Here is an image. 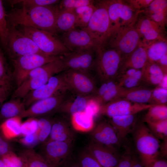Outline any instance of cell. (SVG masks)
Wrapping results in <instances>:
<instances>
[{"instance_id": "31", "label": "cell", "mask_w": 167, "mask_h": 167, "mask_svg": "<svg viewBox=\"0 0 167 167\" xmlns=\"http://www.w3.org/2000/svg\"><path fill=\"white\" fill-rule=\"evenodd\" d=\"M143 70L142 81L153 86H158L164 75L167 74L164 73L156 63L148 61Z\"/></svg>"}, {"instance_id": "34", "label": "cell", "mask_w": 167, "mask_h": 167, "mask_svg": "<svg viewBox=\"0 0 167 167\" xmlns=\"http://www.w3.org/2000/svg\"><path fill=\"white\" fill-rule=\"evenodd\" d=\"M54 115L36 118L38 126L37 135L40 145L44 143L49 139Z\"/></svg>"}, {"instance_id": "5", "label": "cell", "mask_w": 167, "mask_h": 167, "mask_svg": "<svg viewBox=\"0 0 167 167\" xmlns=\"http://www.w3.org/2000/svg\"><path fill=\"white\" fill-rule=\"evenodd\" d=\"M95 9L85 30L99 49L105 47L110 36V22L105 0L95 1Z\"/></svg>"}, {"instance_id": "53", "label": "cell", "mask_w": 167, "mask_h": 167, "mask_svg": "<svg viewBox=\"0 0 167 167\" xmlns=\"http://www.w3.org/2000/svg\"><path fill=\"white\" fill-rule=\"evenodd\" d=\"M11 88L6 86L0 87V107L2 103L9 96Z\"/></svg>"}, {"instance_id": "37", "label": "cell", "mask_w": 167, "mask_h": 167, "mask_svg": "<svg viewBox=\"0 0 167 167\" xmlns=\"http://www.w3.org/2000/svg\"><path fill=\"white\" fill-rule=\"evenodd\" d=\"M106 82V91L103 96L98 101L101 106L118 98L121 88L117 79Z\"/></svg>"}, {"instance_id": "10", "label": "cell", "mask_w": 167, "mask_h": 167, "mask_svg": "<svg viewBox=\"0 0 167 167\" xmlns=\"http://www.w3.org/2000/svg\"><path fill=\"white\" fill-rule=\"evenodd\" d=\"M141 41L134 23L112 33L105 47L117 51L123 60L135 49Z\"/></svg>"}, {"instance_id": "54", "label": "cell", "mask_w": 167, "mask_h": 167, "mask_svg": "<svg viewBox=\"0 0 167 167\" xmlns=\"http://www.w3.org/2000/svg\"><path fill=\"white\" fill-rule=\"evenodd\" d=\"M156 63L165 74L167 72V54L162 56Z\"/></svg>"}, {"instance_id": "56", "label": "cell", "mask_w": 167, "mask_h": 167, "mask_svg": "<svg viewBox=\"0 0 167 167\" xmlns=\"http://www.w3.org/2000/svg\"><path fill=\"white\" fill-rule=\"evenodd\" d=\"M131 167H144L139 159L134 154L133 152L132 156Z\"/></svg>"}, {"instance_id": "26", "label": "cell", "mask_w": 167, "mask_h": 167, "mask_svg": "<svg viewBox=\"0 0 167 167\" xmlns=\"http://www.w3.org/2000/svg\"><path fill=\"white\" fill-rule=\"evenodd\" d=\"M92 97L78 95L72 93L57 113H64L71 116L75 113L84 111L88 101Z\"/></svg>"}, {"instance_id": "33", "label": "cell", "mask_w": 167, "mask_h": 167, "mask_svg": "<svg viewBox=\"0 0 167 167\" xmlns=\"http://www.w3.org/2000/svg\"><path fill=\"white\" fill-rule=\"evenodd\" d=\"M146 47L148 61L156 62L167 54V40L156 41L144 45Z\"/></svg>"}, {"instance_id": "16", "label": "cell", "mask_w": 167, "mask_h": 167, "mask_svg": "<svg viewBox=\"0 0 167 167\" xmlns=\"http://www.w3.org/2000/svg\"><path fill=\"white\" fill-rule=\"evenodd\" d=\"M135 25L142 42L146 45L156 41L167 40L166 29L152 20L142 11L138 14Z\"/></svg>"}, {"instance_id": "59", "label": "cell", "mask_w": 167, "mask_h": 167, "mask_svg": "<svg viewBox=\"0 0 167 167\" xmlns=\"http://www.w3.org/2000/svg\"><path fill=\"white\" fill-rule=\"evenodd\" d=\"M0 167H6L1 158H0Z\"/></svg>"}, {"instance_id": "30", "label": "cell", "mask_w": 167, "mask_h": 167, "mask_svg": "<svg viewBox=\"0 0 167 167\" xmlns=\"http://www.w3.org/2000/svg\"><path fill=\"white\" fill-rule=\"evenodd\" d=\"M71 123L75 130L81 132L92 131L95 127L94 118L84 111L71 116Z\"/></svg>"}, {"instance_id": "24", "label": "cell", "mask_w": 167, "mask_h": 167, "mask_svg": "<svg viewBox=\"0 0 167 167\" xmlns=\"http://www.w3.org/2000/svg\"><path fill=\"white\" fill-rule=\"evenodd\" d=\"M152 90L142 85L129 89L121 87L118 98H124L138 104H149Z\"/></svg>"}, {"instance_id": "7", "label": "cell", "mask_w": 167, "mask_h": 167, "mask_svg": "<svg viewBox=\"0 0 167 167\" xmlns=\"http://www.w3.org/2000/svg\"><path fill=\"white\" fill-rule=\"evenodd\" d=\"M19 27V28H16L32 39L39 49L47 55L60 56L70 52L63 44L58 35L34 28Z\"/></svg>"}, {"instance_id": "38", "label": "cell", "mask_w": 167, "mask_h": 167, "mask_svg": "<svg viewBox=\"0 0 167 167\" xmlns=\"http://www.w3.org/2000/svg\"><path fill=\"white\" fill-rule=\"evenodd\" d=\"M13 78L6 59L0 47V82L4 85L11 88Z\"/></svg>"}, {"instance_id": "13", "label": "cell", "mask_w": 167, "mask_h": 167, "mask_svg": "<svg viewBox=\"0 0 167 167\" xmlns=\"http://www.w3.org/2000/svg\"><path fill=\"white\" fill-rule=\"evenodd\" d=\"M72 143L48 140L37 151L52 167H63L69 160Z\"/></svg>"}, {"instance_id": "43", "label": "cell", "mask_w": 167, "mask_h": 167, "mask_svg": "<svg viewBox=\"0 0 167 167\" xmlns=\"http://www.w3.org/2000/svg\"><path fill=\"white\" fill-rule=\"evenodd\" d=\"M60 0H9L11 5L22 2V6L28 7L46 6L58 4Z\"/></svg>"}, {"instance_id": "41", "label": "cell", "mask_w": 167, "mask_h": 167, "mask_svg": "<svg viewBox=\"0 0 167 167\" xmlns=\"http://www.w3.org/2000/svg\"><path fill=\"white\" fill-rule=\"evenodd\" d=\"M77 162L80 167H102L86 149L80 153Z\"/></svg>"}, {"instance_id": "51", "label": "cell", "mask_w": 167, "mask_h": 167, "mask_svg": "<svg viewBox=\"0 0 167 167\" xmlns=\"http://www.w3.org/2000/svg\"><path fill=\"white\" fill-rule=\"evenodd\" d=\"M153 0H127L136 10L142 11L146 8Z\"/></svg>"}, {"instance_id": "29", "label": "cell", "mask_w": 167, "mask_h": 167, "mask_svg": "<svg viewBox=\"0 0 167 167\" xmlns=\"http://www.w3.org/2000/svg\"><path fill=\"white\" fill-rule=\"evenodd\" d=\"M18 155L22 160L25 167H52L33 148H26L20 150Z\"/></svg>"}, {"instance_id": "11", "label": "cell", "mask_w": 167, "mask_h": 167, "mask_svg": "<svg viewBox=\"0 0 167 167\" xmlns=\"http://www.w3.org/2000/svg\"><path fill=\"white\" fill-rule=\"evenodd\" d=\"M67 88L73 93L79 96H94L98 87L96 78L81 71L68 69L63 71Z\"/></svg>"}, {"instance_id": "57", "label": "cell", "mask_w": 167, "mask_h": 167, "mask_svg": "<svg viewBox=\"0 0 167 167\" xmlns=\"http://www.w3.org/2000/svg\"><path fill=\"white\" fill-rule=\"evenodd\" d=\"M157 86L167 89V74L164 75L161 83Z\"/></svg>"}, {"instance_id": "55", "label": "cell", "mask_w": 167, "mask_h": 167, "mask_svg": "<svg viewBox=\"0 0 167 167\" xmlns=\"http://www.w3.org/2000/svg\"><path fill=\"white\" fill-rule=\"evenodd\" d=\"M167 139L163 140V142L160 144L159 153L160 155L163 156H167Z\"/></svg>"}, {"instance_id": "19", "label": "cell", "mask_w": 167, "mask_h": 167, "mask_svg": "<svg viewBox=\"0 0 167 167\" xmlns=\"http://www.w3.org/2000/svg\"><path fill=\"white\" fill-rule=\"evenodd\" d=\"M70 124V116L60 113L55 114L48 140L73 143L74 135Z\"/></svg>"}, {"instance_id": "20", "label": "cell", "mask_w": 167, "mask_h": 167, "mask_svg": "<svg viewBox=\"0 0 167 167\" xmlns=\"http://www.w3.org/2000/svg\"><path fill=\"white\" fill-rule=\"evenodd\" d=\"M93 141L110 148L117 149L121 145L115 131L109 123L106 121L99 122L92 131Z\"/></svg>"}, {"instance_id": "3", "label": "cell", "mask_w": 167, "mask_h": 167, "mask_svg": "<svg viewBox=\"0 0 167 167\" xmlns=\"http://www.w3.org/2000/svg\"><path fill=\"white\" fill-rule=\"evenodd\" d=\"M132 132L135 148L143 166L159 157V139L143 122H136Z\"/></svg>"}, {"instance_id": "44", "label": "cell", "mask_w": 167, "mask_h": 167, "mask_svg": "<svg viewBox=\"0 0 167 167\" xmlns=\"http://www.w3.org/2000/svg\"><path fill=\"white\" fill-rule=\"evenodd\" d=\"M167 102V89L157 86L153 89L149 104H166Z\"/></svg>"}, {"instance_id": "60", "label": "cell", "mask_w": 167, "mask_h": 167, "mask_svg": "<svg viewBox=\"0 0 167 167\" xmlns=\"http://www.w3.org/2000/svg\"><path fill=\"white\" fill-rule=\"evenodd\" d=\"M2 86H6L3 85L0 82V87ZM10 88V87H9Z\"/></svg>"}, {"instance_id": "8", "label": "cell", "mask_w": 167, "mask_h": 167, "mask_svg": "<svg viewBox=\"0 0 167 167\" xmlns=\"http://www.w3.org/2000/svg\"><path fill=\"white\" fill-rule=\"evenodd\" d=\"M72 94L67 87L61 89L52 96L33 104L26 109L20 118H37L54 115Z\"/></svg>"}, {"instance_id": "58", "label": "cell", "mask_w": 167, "mask_h": 167, "mask_svg": "<svg viewBox=\"0 0 167 167\" xmlns=\"http://www.w3.org/2000/svg\"><path fill=\"white\" fill-rule=\"evenodd\" d=\"M63 167H80L76 162H71L70 160Z\"/></svg>"}, {"instance_id": "46", "label": "cell", "mask_w": 167, "mask_h": 167, "mask_svg": "<svg viewBox=\"0 0 167 167\" xmlns=\"http://www.w3.org/2000/svg\"><path fill=\"white\" fill-rule=\"evenodd\" d=\"M21 130V136L37 133L38 126L36 118H30L22 123Z\"/></svg>"}, {"instance_id": "6", "label": "cell", "mask_w": 167, "mask_h": 167, "mask_svg": "<svg viewBox=\"0 0 167 167\" xmlns=\"http://www.w3.org/2000/svg\"><path fill=\"white\" fill-rule=\"evenodd\" d=\"M105 2L110 22V36L134 24L141 12L135 9L127 0H105Z\"/></svg>"}, {"instance_id": "48", "label": "cell", "mask_w": 167, "mask_h": 167, "mask_svg": "<svg viewBox=\"0 0 167 167\" xmlns=\"http://www.w3.org/2000/svg\"><path fill=\"white\" fill-rule=\"evenodd\" d=\"M132 153L130 147L126 148L116 167H131Z\"/></svg>"}, {"instance_id": "28", "label": "cell", "mask_w": 167, "mask_h": 167, "mask_svg": "<svg viewBox=\"0 0 167 167\" xmlns=\"http://www.w3.org/2000/svg\"><path fill=\"white\" fill-rule=\"evenodd\" d=\"M75 23L74 10L59 9L56 21L58 34L66 32L75 28Z\"/></svg>"}, {"instance_id": "2", "label": "cell", "mask_w": 167, "mask_h": 167, "mask_svg": "<svg viewBox=\"0 0 167 167\" xmlns=\"http://www.w3.org/2000/svg\"><path fill=\"white\" fill-rule=\"evenodd\" d=\"M65 70L60 56L31 71L14 92L12 98H23L29 92L45 84L52 76Z\"/></svg>"}, {"instance_id": "18", "label": "cell", "mask_w": 167, "mask_h": 167, "mask_svg": "<svg viewBox=\"0 0 167 167\" xmlns=\"http://www.w3.org/2000/svg\"><path fill=\"white\" fill-rule=\"evenodd\" d=\"M66 87H67L62 72L51 77L41 87L29 92L23 98V101L26 109L36 102L49 97Z\"/></svg>"}, {"instance_id": "40", "label": "cell", "mask_w": 167, "mask_h": 167, "mask_svg": "<svg viewBox=\"0 0 167 167\" xmlns=\"http://www.w3.org/2000/svg\"><path fill=\"white\" fill-rule=\"evenodd\" d=\"M6 14L2 1L0 0V41L5 51L8 32Z\"/></svg>"}, {"instance_id": "45", "label": "cell", "mask_w": 167, "mask_h": 167, "mask_svg": "<svg viewBox=\"0 0 167 167\" xmlns=\"http://www.w3.org/2000/svg\"><path fill=\"white\" fill-rule=\"evenodd\" d=\"M6 167H25L20 157L14 152L1 157Z\"/></svg>"}, {"instance_id": "39", "label": "cell", "mask_w": 167, "mask_h": 167, "mask_svg": "<svg viewBox=\"0 0 167 167\" xmlns=\"http://www.w3.org/2000/svg\"><path fill=\"white\" fill-rule=\"evenodd\" d=\"M146 123L152 132L158 139L163 140L167 139V119Z\"/></svg>"}, {"instance_id": "36", "label": "cell", "mask_w": 167, "mask_h": 167, "mask_svg": "<svg viewBox=\"0 0 167 167\" xmlns=\"http://www.w3.org/2000/svg\"><path fill=\"white\" fill-rule=\"evenodd\" d=\"M148 110L143 119L145 122L167 119V106L166 104L152 105Z\"/></svg>"}, {"instance_id": "25", "label": "cell", "mask_w": 167, "mask_h": 167, "mask_svg": "<svg viewBox=\"0 0 167 167\" xmlns=\"http://www.w3.org/2000/svg\"><path fill=\"white\" fill-rule=\"evenodd\" d=\"M136 122L135 115L114 117L110 118L109 122L121 143L132 131Z\"/></svg>"}, {"instance_id": "23", "label": "cell", "mask_w": 167, "mask_h": 167, "mask_svg": "<svg viewBox=\"0 0 167 167\" xmlns=\"http://www.w3.org/2000/svg\"><path fill=\"white\" fill-rule=\"evenodd\" d=\"M142 12L152 20L166 29L167 0H153L149 6Z\"/></svg>"}, {"instance_id": "35", "label": "cell", "mask_w": 167, "mask_h": 167, "mask_svg": "<svg viewBox=\"0 0 167 167\" xmlns=\"http://www.w3.org/2000/svg\"><path fill=\"white\" fill-rule=\"evenodd\" d=\"M95 2L74 10L76 16L75 28H85L95 9Z\"/></svg>"}, {"instance_id": "21", "label": "cell", "mask_w": 167, "mask_h": 167, "mask_svg": "<svg viewBox=\"0 0 167 167\" xmlns=\"http://www.w3.org/2000/svg\"><path fill=\"white\" fill-rule=\"evenodd\" d=\"M86 149L102 167H115L119 158L117 149L100 144L93 141Z\"/></svg>"}, {"instance_id": "4", "label": "cell", "mask_w": 167, "mask_h": 167, "mask_svg": "<svg viewBox=\"0 0 167 167\" xmlns=\"http://www.w3.org/2000/svg\"><path fill=\"white\" fill-rule=\"evenodd\" d=\"M123 59L116 50L105 47L96 51L93 72L101 83L117 79Z\"/></svg>"}, {"instance_id": "22", "label": "cell", "mask_w": 167, "mask_h": 167, "mask_svg": "<svg viewBox=\"0 0 167 167\" xmlns=\"http://www.w3.org/2000/svg\"><path fill=\"white\" fill-rule=\"evenodd\" d=\"M148 61L146 47L141 41L135 49L123 60L120 74L129 68L143 69Z\"/></svg>"}, {"instance_id": "49", "label": "cell", "mask_w": 167, "mask_h": 167, "mask_svg": "<svg viewBox=\"0 0 167 167\" xmlns=\"http://www.w3.org/2000/svg\"><path fill=\"white\" fill-rule=\"evenodd\" d=\"M20 143L28 148H33L39 144L37 133L22 136L19 139Z\"/></svg>"}, {"instance_id": "42", "label": "cell", "mask_w": 167, "mask_h": 167, "mask_svg": "<svg viewBox=\"0 0 167 167\" xmlns=\"http://www.w3.org/2000/svg\"><path fill=\"white\" fill-rule=\"evenodd\" d=\"M95 0H62L58 3L60 9L75 10L79 8L94 3Z\"/></svg>"}, {"instance_id": "15", "label": "cell", "mask_w": 167, "mask_h": 167, "mask_svg": "<svg viewBox=\"0 0 167 167\" xmlns=\"http://www.w3.org/2000/svg\"><path fill=\"white\" fill-rule=\"evenodd\" d=\"M152 105L141 104L130 101L121 98H117L101 106L99 115L113 117L135 115L148 109Z\"/></svg>"}, {"instance_id": "52", "label": "cell", "mask_w": 167, "mask_h": 167, "mask_svg": "<svg viewBox=\"0 0 167 167\" xmlns=\"http://www.w3.org/2000/svg\"><path fill=\"white\" fill-rule=\"evenodd\" d=\"M143 167H167V162L166 160L158 157Z\"/></svg>"}, {"instance_id": "47", "label": "cell", "mask_w": 167, "mask_h": 167, "mask_svg": "<svg viewBox=\"0 0 167 167\" xmlns=\"http://www.w3.org/2000/svg\"><path fill=\"white\" fill-rule=\"evenodd\" d=\"M101 106L97 100L92 97L88 101L84 111L95 118L99 115Z\"/></svg>"}, {"instance_id": "1", "label": "cell", "mask_w": 167, "mask_h": 167, "mask_svg": "<svg viewBox=\"0 0 167 167\" xmlns=\"http://www.w3.org/2000/svg\"><path fill=\"white\" fill-rule=\"evenodd\" d=\"M58 4L46 6L28 7L12 9L6 14L8 25L34 28L58 35L56 21L59 9Z\"/></svg>"}, {"instance_id": "50", "label": "cell", "mask_w": 167, "mask_h": 167, "mask_svg": "<svg viewBox=\"0 0 167 167\" xmlns=\"http://www.w3.org/2000/svg\"><path fill=\"white\" fill-rule=\"evenodd\" d=\"M8 141L0 132V157L14 152V148Z\"/></svg>"}, {"instance_id": "27", "label": "cell", "mask_w": 167, "mask_h": 167, "mask_svg": "<svg viewBox=\"0 0 167 167\" xmlns=\"http://www.w3.org/2000/svg\"><path fill=\"white\" fill-rule=\"evenodd\" d=\"M23 101L18 98L12 99L2 105L0 108V122L11 118L20 117L26 110Z\"/></svg>"}, {"instance_id": "12", "label": "cell", "mask_w": 167, "mask_h": 167, "mask_svg": "<svg viewBox=\"0 0 167 167\" xmlns=\"http://www.w3.org/2000/svg\"><path fill=\"white\" fill-rule=\"evenodd\" d=\"M59 57L34 54L20 57L12 60L14 68L12 72L13 79L15 80L17 87L22 83L31 71Z\"/></svg>"}, {"instance_id": "32", "label": "cell", "mask_w": 167, "mask_h": 167, "mask_svg": "<svg viewBox=\"0 0 167 167\" xmlns=\"http://www.w3.org/2000/svg\"><path fill=\"white\" fill-rule=\"evenodd\" d=\"M21 118L16 117L6 119L0 124V132L9 140L21 136Z\"/></svg>"}, {"instance_id": "14", "label": "cell", "mask_w": 167, "mask_h": 167, "mask_svg": "<svg viewBox=\"0 0 167 167\" xmlns=\"http://www.w3.org/2000/svg\"><path fill=\"white\" fill-rule=\"evenodd\" d=\"M97 50L92 49L70 52L61 56L65 70L71 69L84 72L95 77L93 69Z\"/></svg>"}, {"instance_id": "9", "label": "cell", "mask_w": 167, "mask_h": 167, "mask_svg": "<svg viewBox=\"0 0 167 167\" xmlns=\"http://www.w3.org/2000/svg\"><path fill=\"white\" fill-rule=\"evenodd\" d=\"M8 27L6 51L11 60L30 54H46L39 49L32 39L17 28L8 25Z\"/></svg>"}, {"instance_id": "17", "label": "cell", "mask_w": 167, "mask_h": 167, "mask_svg": "<svg viewBox=\"0 0 167 167\" xmlns=\"http://www.w3.org/2000/svg\"><path fill=\"white\" fill-rule=\"evenodd\" d=\"M65 47L74 52L99 48L85 28H75L59 36Z\"/></svg>"}]
</instances>
